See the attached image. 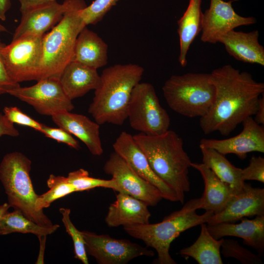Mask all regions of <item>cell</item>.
<instances>
[{
	"label": "cell",
	"mask_w": 264,
	"mask_h": 264,
	"mask_svg": "<svg viewBox=\"0 0 264 264\" xmlns=\"http://www.w3.org/2000/svg\"><path fill=\"white\" fill-rule=\"evenodd\" d=\"M31 106L39 114L47 116L71 111L74 106L65 93L59 79L47 78L37 81L33 86L10 90L8 93Z\"/></svg>",
	"instance_id": "30bf717a"
},
{
	"label": "cell",
	"mask_w": 264,
	"mask_h": 264,
	"mask_svg": "<svg viewBox=\"0 0 264 264\" xmlns=\"http://www.w3.org/2000/svg\"><path fill=\"white\" fill-rule=\"evenodd\" d=\"M201 0H189L182 16L177 21L179 39L178 62L182 67L187 65L190 47L202 29L203 13Z\"/></svg>",
	"instance_id": "d4e9b609"
},
{
	"label": "cell",
	"mask_w": 264,
	"mask_h": 264,
	"mask_svg": "<svg viewBox=\"0 0 264 264\" xmlns=\"http://www.w3.org/2000/svg\"><path fill=\"white\" fill-rule=\"evenodd\" d=\"M201 229L197 240L190 246L179 250L180 255L191 257L199 264H222L220 248L223 238L215 239L209 233L207 224H200Z\"/></svg>",
	"instance_id": "484cf974"
},
{
	"label": "cell",
	"mask_w": 264,
	"mask_h": 264,
	"mask_svg": "<svg viewBox=\"0 0 264 264\" xmlns=\"http://www.w3.org/2000/svg\"><path fill=\"white\" fill-rule=\"evenodd\" d=\"M254 120L258 124L264 125V96L260 97L257 108L255 114Z\"/></svg>",
	"instance_id": "ab89813d"
},
{
	"label": "cell",
	"mask_w": 264,
	"mask_h": 264,
	"mask_svg": "<svg viewBox=\"0 0 264 264\" xmlns=\"http://www.w3.org/2000/svg\"><path fill=\"white\" fill-rule=\"evenodd\" d=\"M120 0H95L79 11L80 16L85 26L96 24Z\"/></svg>",
	"instance_id": "d6a6232c"
},
{
	"label": "cell",
	"mask_w": 264,
	"mask_h": 264,
	"mask_svg": "<svg viewBox=\"0 0 264 264\" xmlns=\"http://www.w3.org/2000/svg\"><path fill=\"white\" fill-rule=\"evenodd\" d=\"M220 253L224 258H234L243 264H263L261 257L241 245L232 239H224L220 248Z\"/></svg>",
	"instance_id": "1f68e13d"
},
{
	"label": "cell",
	"mask_w": 264,
	"mask_h": 264,
	"mask_svg": "<svg viewBox=\"0 0 264 264\" xmlns=\"http://www.w3.org/2000/svg\"><path fill=\"white\" fill-rule=\"evenodd\" d=\"M210 79L215 88V98L208 112L200 118L199 126L205 134L218 132L228 136L238 125L254 115L264 92V84L231 65L214 69Z\"/></svg>",
	"instance_id": "6da1fadb"
},
{
	"label": "cell",
	"mask_w": 264,
	"mask_h": 264,
	"mask_svg": "<svg viewBox=\"0 0 264 264\" xmlns=\"http://www.w3.org/2000/svg\"><path fill=\"white\" fill-rule=\"evenodd\" d=\"M262 215H264V189L245 183L226 207L220 213L214 214L207 223L233 222L246 217Z\"/></svg>",
	"instance_id": "2e32d148"
},
{
	"label": "cell",
	"mask_w": 264,
	"mask_h": 264,
	"mask_svg": "<svg viewBox=\"0 0 264 264\" xmlns=\"http://www.w3.org/2000/svg\"><path fill=\"white\" fill-rule=\"evenodd\" d=\"M59 81L67 96L72 100L95 90L101 80L97 69L75 61L69 63L62 72Z\"/></svg>",
	"instance_id": "603a6c76"
},
{
	"label": "cell",
	"mask_w": 264,
	"mask_h": 264,
	"mask_svg": "<svg viewBox=\"0 0 264 264\" xmlns=\"http://www.w3.org/2000/svg\"><path fill=\"white\" fill-rule=\"evenodd\" d=\"M112 146L114 151L123 158L136 173L158 189L163 198L171 201H179L173 189L154 172L132 135L126 132H122Z\"/></svg>",
	"instance_id": "5bb4252c"
},
{
	"label": "cell",
	"mask_w": 264,
	"mask_h": 264,
	"mask_svg": "<svg viewBox=\"0 0 264 264\" xmlns=\"http://www.w3.org/2000/svg\"><path fill=\"white\" fill-rule=\"evenodd\" d=\"M127 119L134 130L148 135H158L169 130L170 118L161 106L154 86L138 83L130 100Z\"/></svg>",
	"instance_id": "ba28073f"
},
{
	"label": "cell",
	"mask_w": 264,
	"mask_h": 264,
	"mask_svg": "<svg viewBox=\"0 0 264 264\" xmlns=\"http://www.w3.org/2000/svg\"><path fill=\"white\" fill-rule=\"evenodd\" d=\"M191 167L201 174L204 183V190L201 197V209L216 214L221 212L237 193L228 184L221 180L203 163H191Z\"/></svg>",
	"instance_id": "7402d4cb"
},
{
	"label": "cell",
	"mask_w": 264,
	"mask_h": 264,
	"mask_svg": "<svg viewBox=\"0 0 264 264\" xmlns=\"http://www.w3.org/2000/svg\"><path fill=\"white\" fill-rule=\"evenodd\" d=\"M20 3V11L22 12L27 9L38 5L56 1V0H18Z\"/></svg>",
	"instance_id": "f35d334b"
},
{
	"label": "cell",
	"mask_w": 264,
	"mask_h": 264,
	"mask_svg": "<svg viewBox=\"0 0 264 264\" xmlns=\"http://www.w3.org/2000/svg\"><path fill=\"white\" fill-rule=\"evenodd\" d=\"M87 254L99 264H126L139 256L153 257V251L127 239H118L108 234L81 231Z\"/></svg>",
	"instance_id": "8fae6325"
},
{
	"label": "cell",
	"mask_w": 264,
	"mask_h": 264,
	"mask_svg": "<svg viewBox=\"0 0 264 264\" xmlns=\"http://www.w3.org/2000/svg\"><path fill=\"white\" fill-rule=\"evenodd\" d=\"M133 137L154 172L173 189L182 204L185 193L190 190L189 169L192 162L181 137L169 130L158 135L139 133Z\"/></svg>",
	"instance_id": "7a4b0ae2"
},
{
	"label": "cell",
	"mask_w": 264,
	"mask_h": 264,
	"mask_svg": "<svg viewBox=\"0 0 264 264\" xmlns=\"http://www.w3.org/2000/svg\"><path fill=\"white\" fill-rule=\"evenodd\" d=\"M52 121L58 126L73 134L87 146L90 153L100 156L103 149L100 136V125L87 116L64 111L51 116Z\"/></svg>",
	"instance_id": "d6986e66"
},
{
	"label": "cell",
	"mask_w": 264,
	"mask_h": 264,
	"mask_svg": "<svg viewBox=\"0 0 264 264\" xmlns=\"http://www.w3.org/2000/svg\"><path fill=\"white\" fill-rule=\"evenodd\" d=\"M19 134L14 124L9 121L3 113H0V137L3 135L17 137Z\"/></svg>",
	"instance_id": "74e56055"
},
{
	"label": "cell",
	"mask_w": 264,
	"mask_h": 264,
	"mask_svg": "<svg viewBox=\"0 0 264 264\" xmlns=\"http://www.w3.org/2000/svg\"><path fill=\"white\" fill-rule=\"evenodd\" d=\"M59 211L62 215V222L66 232L70 235L73 243L74 257L84 264H88V261L85 247V243L81 231L74 225L70 218V210L61 208Z\"/></svg>",
	"instance_id": "4dcf8cb0"
},
{
	"label": "cell",
	"mask_w": 264,
	"mask_h": 264,
	"mask_svg": "<svg viewBox=\"0 0 264 264\" xmlns=\"http://www.w3.org/2000/svg\"><path fill=\"white\" fill-rule=\"evenodd\" d=\"M104 172L111 176L120 189L119 192L126 193L154 206L163 198L160 191L137 173L114 151L105 162Z\"/></svg>",
	"instance_id": "7c38bea8"
},
{
	"label": "cell",
	"mask_w": 264,
	"mask_h": 264,
	"mask_svg": "<svg viewBox=\"0 0 264 264\" xmlns=\"http://www.w3.org/2000/svg\"><path fill=\"white\" fill-rule=\"evenodd\" d=\"M10 207L8 203H4L3 204L0 205V220L3 215L8 211Z\"/></svg>",
	"instance_id": "b9f144b4"
},
{
	"label": "cell",
	"mask_w": 264,
	"mask_h": 264,
	"mask_svg": "<svg viewBox=\"0 0 264 264\" xmlns=\"http://www.w3.org/2000/svg\"><path fill=\"white\" fill-rule=\"evenodd\" d=\"M144 71L143 67L132 64L114 65L103 70L101 84L88 108L96 122L100 125L123 124L132 91Z\"/></svg>",
	"instance_id": "3957f363"
},
{
	"label": "cell",
	"mask_w": 264,
	"mask_h": 264,
	"mask_svg": "<svg viewBox=\"0 0 264 264\" xmlns=\"http://www.w3.org/2000/svg\"><path fill=\"white\" fill-rule=\"evenodd\" d=\"M202 163L209 167L222 181L230 185L237 193L243 187L245 182L242 178V169L232 165L225 155L216 150L199 146Z\"/></svg>",
	"instance_id": "4316f807"
},
{
	"label": "cell",
	"mask_w": 264,
	"mask_h": 264,
	"mask_svg": "<svg viewBox=\"0 0 264 264\" xmlns=\"http://www.w3.org/2000/svg\"><path fill=\"white\" fill-rule=\"evenodd\" d=\"M40 132L48 138L66 144L75 150H79L80 148L79 142L72 134L60 127L53 128L43 124Z\"/></svg>",
	"instance_id": "d590c367"
},
{
	"label": "cell",
	"mask_w": 264,
	"mask_h": 264,
	"mask_svg": "<svg viewBox=\"0 0 264 264\" xmlns=\"http://www.w3.org/2000/svg\"><path fill=\"white\" fill-rule=\"evenodd\" d=\"M63 4V18L43 38L39 80L59 79L65 68L73 61L77 37L86 26L79 15L80 10L87 6L84 0H65Z\"/></svg>",
	"instance_id": "5b68a950"
},
{
	"label": "cell",
	"mask_w": 264,
	"mask_h": 264,
	"mask_svg": "<svg viewBox=\"0 0 264 264\" xmlns=\"http://www.w3.org/2000/svg\"><path fill=\"white\" fill-rule=\"evenodd\" d=\"M242 132L235 136L224 139L202 138L199 146L211 148L225 155L235 154L241 159H245L247 154L257 152L264 153V129L258 124L252 116L242 122Z\"/></svg>",
	"instance_id": "9a60e30c"
},
{
	"label": "cell",
	"mask_w": 264,
	"mask_h": 264,
	"mask_svg": "<svg viewBox=\"0 0 264 264\" xmlns=\"http://www.w3.org/2000/svg\"><path fill=\"white\" fill-rule=\"evenodd\" d=\"M6 31H7V29L1 23H0V32H6Z\"/></svg>",
	"instance_id": "7bdbcfd3"
},
{
	"label": "cell",
	"mask_w": 264,
	"mask_h": 264,
	"mask_svg": "<svg viewBox=\"0 0 264 264\" xmlns=\"http://www.w3.org/2000/svg\"><path fill=\"white\" fill-rule=\"evenodd\" d=\"M4 45L0 39V95L8 93L9 91L20 86L19 83L11 79L6 71L1 54V50Z\"/></svg>",
	"instance_id": "8d00e7d4"
},
{
	"label": "cell",
	"mask_w": 264,
	"mask_h": 264,
	"mask_svg": "<svg viewBox=\"0 0 264 264\" xmlns=\"http://www.w3.org/2000/svg\"><path fill=\"white\" fill-rule=\"evenodd\" d=\"M201 198H193L180 210L165 216L160 222L125 225L123 229L130 236L143 241L147 247L156 250L157 258L154 263L176 264L169 253L171 243L182 232L207 223L214 215L208 211L202 215L198 214L196 211L201 209Z\"/></svg>",
	"instance_id": "277c9868"
},
{
	"label": "cell",
	"mask_w": 264,
	"mask_h": 264,
	"mask_svg": "<svg viewBox=\"0 0 264 264\" xmlns=\"http://www.w3.org/2000/svg\"><path fill=\"white\" fill-rule=\"evenodd\" d=\"M67 178L77 192H83L97 187L109 188L120 192L119 187L112 179L109 180L91 177L88 172L83 169L69 173Z\"/></svg>",
	"instance_id": "f546056e"
},
{
	"label": "cell",
	"mask_w": 264,
	"mask_h": 264,
	"mask_svg": "<svg viewBox=\"0 0 264 264\" xmlns=\"http://www.w3.org/2000/svg\"><path fill=\"white\" fill-rule=\"evenodd\" d=\"M3 114L12 123L30 127L35 130L41 132L43 124L40 123L24 113L16 107H5Z\"/></svg>",
	"instance_id": "836d02e7"
},
{
	"label": "cell",
	"mask_w": 264,
	"mask_h": 264,
	"mask_svg": "<svg viewBox=\"0 0 264 264\" xmlns=\"http://www.w3.org/2000/svg\"><path fill=\"white\" fill-rule=\"evenodd\" d=\"M60 227L54 224L50 227L41 226L25 216L20 211H8L0 220V235L12 233H31L37 237L54 233Z\"/></svg>",
	"instance_id": "83f0119b"
},
{
	"label": "cell",
	"mask_w": 264,
	"mask_h": 264,
	"mask_svg": "<svg viewBox=\"0 0 264 264\" xmlns=\"http://www.w3.org/2000/svg\"><path fill=\"white\" fill-rule=\"evenodd\" d=\"M242 178L245 180H256L264 183V158L261 156L251 157L248 165L242 169Z\"/></svg>",
	"instance_id": "e575fe53"
},
{
	"label": "cell",
	"mask_w": 264,
	"mask_h": 264,
	"mask_svg": "<svg viewBox=\"0 0 264 264\" xmlns=\"http://www.w3.org/2000/svg\"><path fill=\"white\" fill-rule=\"evenodd\" d=\"M259 37L257 30L249 32L232 30L221 36L219 43L237 60L264 66V48L259 43Z\"/></svg>",
	"instance_id": "44dd1931"
},
{
	"label": "cell",
	"mask_w": 264,
	"mask_h": 264,
	"mask_svg": "<svg viewBox=\"0 0 264 264\" xmlns=\"http://www.w3.org/2000/svg\"><path fill=\"white\" fill-rule=\"evenodd\" d=\"M239 223L222 222L207 224L210 234L217 240L225 236H233L243 240V244L254 249L261 257L264 254V215L256 216L252 220L241 219Z\"/></svg>",
	"instance_id": "e0dca14e"
},
{
	"label": "cell",
	"mask_w": 264,
	"mask_h": 264,
	"mask_svg": "<svg viewBox=\"0 0 264 264\" xmlns=\"http://www.w3.org/2000/svg\"><path fill=\"white\" fill-rule=\"evenodd\" d=\"M223 0H210L209 7L202 15L200 37L203 43L216 44L220 37L235 28L257 22L252 16L243 17L234 10L232 3Z\"/></svg>",
	"instance_id": "4fadbf2b"
},
{
	"label": "cell",
	"mask_w": 264,
	"mask_h": 264,
	"mask_svg": "<svg viewBox=\"0 0 264 264\" xmlns=\"http://www.w3.org/2000/svg\"><path fill=\"white\" fill-rule=\"evenodd\" d=\"M43 36H23L2 48L6 71L15 82L39 80Z\"/></svg>",
	"instance_id": "9c48e42d"
},
{
	"label": "cell",
	"mask_w": 264,
	"mask_h": 264,
	"mask_svg": "<svg viewBox=\"0 0 264 264\" xmlns=\"http://www.w3.org/2000/svg\"><path fill=\"white\" fill-rule=\"evenodd\" d=\"M11 5L10 0H0V19L4 21L6 20V14Z\"/></svg>",
	"instance_id": "60d3db41"
},
{
	"label": "cell",
	"mask_w": 264,
	"mask_h": 264,
	"mask_svg": "<svg viewBox=\"0 0 264 264\" xmlns=\"http://www.w3.org/2000/svg\"><path fill=\"white\" fill-rule=\"evenodd\" d=\"M64 11L63 4L56 1L21 12V22L12 40L28 35H44L61 21Z\"/></svg>",
	"instance_id": "ac0fdd59"
},
{
	"label": "cell",
	"mask_w": 264,
	"mask_h": 264,
	"mask_svg": "<svg viewBox=\"0 0 264 264\" xmlns=\"http://www.w3.org/2000/svg\"><path fill=\"white\" fill-rule=\"evenodd\" d=\"M31 161L19 152L6 154L0 163V180L10 207L20 211L37 224L45 227L54 224L43 211L36 207L38 197L30 176Z\"/></svg>",
	"instance_id": "8992f818"
},
{
	"label": "cell",
	"mask_w": 264,
	"mask_h": 264,
	"mask_svg": "<svg viewBox=\"0 0 264 264\" xmlns=\"http://www.w3.org/2000/svg\"><path fill=\"white\" fill-rule=\"evenodd\" d=\"M49 190L44 194L38 195L36 207L38 210L48 207L52 202L71 193L77 192L68 181L67 177L51 174L47 180Z\"/></svg>",
	"instance_id": "f1b7e54d"
},
{
	"label": "cell",
	"mask_w": 264,
	"mask_h": 264,
	"mask_svg": "<svg viewBox=\"0 0 264 264\" xmlns=\"http://www.w3.org/2000/svg\"><path fill=\"white\" fill-rule=\"evenodd\" d=\"M148 205L134 197L118 192L108 208L105 222L109 227L150 223Z\"/></svg>",
	"instance_id": "ffe728a7"
},
{
	"label": "cell",
	"mask_w": 264,
	"mask_h": 264,
	"mask_svg": "<svg viewBox=\"0 0 264 264\" xmlns=\"http://www.w3.org/2000/svg\"><path fill=\"white\" fill-rule=\"evenodd\" d=\"M108 49L105 42L86 26L77 37L72 61L97 69L107 64Z\"/></svg>",
	"instance_id": "cb8c5ba5"
},
{
	"label": "cell",
	"mask_w": 264,
	"mask_h": 264,
	"mask_svg": "<svg viewBox=\"0 0 264 264\" xmlns=\"http://www.w3.org/2000/svg\"><path fill=\"white\" fill-rule=\"evenodd\" d=\"M162 89L169 108L190 118L204 116L213 105L216 94L210 73H207L172 75Z\"/></svg>",
	"instance_id": "52a82bcc"
}]
</instances>
